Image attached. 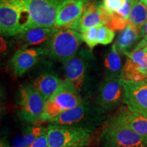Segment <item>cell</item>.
<instances>
[{"label":"cell","instance_id":"cell-16","mask_svg":"<svg viewBox=\"0 0 147 147\" xmlns=\"http://www.w3.org/2000/svg\"><path fill=\"white\" fill-rule=\"evenodd\" d=\"M141 136L147 142V117L123 106L113 116Z\"/></svg>","mask_w":147,"mask_h":147},{"label":"cell","instance_id":"cell-2","mask_svg":"<svg viewBox=\"0 0 147 147\" xmlns=\"http://www.w3.org/2000/svg\"><path fill=\"white\" fill-rule=\"evenodd\" d=\"M93 57L90 51L81 50L63 63L65 80L80 95L84 101L91 96V70Z\"/></svg>","mask_w":147,"mask_h":147},{"label":"cell","instance_id":"cell-17","mask_svg":"<svg viewBox=\"0 0 147 147\" xmlns=\"http://www.w3.org/2000/svg\"><path fill=\"white\" fill-rule=\"evenodd\" d=\"M142 28L129 23L125 28L119 33L114 45L119 53L125 55L135 49L142 39Z\"/></svg>","mask_w":147,"mask_h":147},{"label":"cell","instance_id":"cell-7","mask_svg":"<svg viewBox=\"0 0 147 147\" xmlns=\"http://www.w3.org/2000/svg\"><path fill=\"white\" fill-rule=\"evenodd\" d=\"M18 116L25 123L39 124L46 100L32 84L21 86L17 97Z\"/></svg>","mask_w":147,"mask_h":147},{"label":"cell","instance_id":"cell-24","mask_svg":"<svg viewBox=\"0 0 147 147\" xmlns=\"http://www.w3.org/2000/svg\"><path fill=\"white\" fill-rule=\"evenodd\" d=\"M98 27H93L87 29L82 34V38L83 42H85L86 45L89 47V49H93L98 45L97 42V30Z\"/></svg>","mask_w":147,"mask_h":147},{"label":"cell","instance_id":"cell-22","mask_svg":"<svg viewBox=\"0 0 147 147\" xmlns=\"http://www.w3.org/2000/svg\"><path fill=\"white\" fill-rule=\"evenodd\" d=\"M147 20V6L144 3L138 1L132 7L129 17V23L139 28H142Z\"/></svg>","mask_w":147,"mask_h":147},{"label":"cell","instance_id":"cell-31","mask_svg":"<svg viewBox=\"0 0 147 147\" xmlns=\"http://www.w3.org/2000/svg\"><path fill=\"white\" fill-rule=\"evenodd\" d=\"M0 147H11L8 144H7L5 141L1 140V144H0Z\"/></svg>","mask_w":147,"mask_h":147},{"label":"cell","instance_id":"cell-34","mask_svg":"<svg viewBox=\"0 0 147 147\" xmlns=\"http://www.w3.org/2000/svg\"><path fill=\"white\" fill-rule=\"evenodd\" d=\"M144 81H146V82H147V77H146V79H145V80H144Z\"/></svg>","mask_w":147,"mask_h":147},{"label":"cell","instance_id":"cell-26","mask_svg":"<svg viewBox=\"0 0 147 147\" xmlns=\"http://www.w3.org/2000/svg\"><path fill=\"white\" fill-rule=\"evenodd\" d=\"M126 0H103L102 5L110 13L117 12L123 5Z\"/></svg>","mask_w":147,"mask_h":147},{"label":"cell","instance_id":"cell-12","mask_svg":"<svg viewBox=\"0 0 147 147\" xmlns=\"http://www.w3.org/2000/svg\"><path fill=\"white\" fill-rule=\"evenodd\" d=\"M123 104L131 111L147 117V82L125 80Z\"/></svg>","mask_w":147,"mask_h":147},{"label":"cell","instance_id":"cell-23","mask_svg":"<svg viewBox=\"0 0 147 147\" xmlns=\"http://www.w3.org/2000/svg\"><path fill=\"white\" fill-rule=\"evenodd\" d=\"M115 37V32L106 25L99 26L97 30V42L98 45H108L113 42Z\"/></svg>","mask_w":147,"mask_h":147},{"label":"cell","instance_id":"cell-15","mask_svg":"<svg viewBox=\"0 0 147 147\" xmlns=\"http://www.w3.org/2000/svg\"><path fill=\"white\" fill-rule=\"evenodd\" d=\"M94 0H71L60 10L55 27L69 28L79 19L89 2Z\"/></svg>","mask_w":147,"mask_h":147},{"label":"cell","instance_id":"cell-20","mask_svg":"<svg viewBox=\"0 0 147 147\" xmlns=\"http://www.w3.org/2000/svg\"><path fill=\"white\" fill-rule=\"evenodd\" d=\"M48 127L41 124H33L26 127L12 140L11 147H28L42 135L47 133Z\"/></svg>","mask_w":147,"mask_h":147},{"label":"cell","instance_id":"cell-1","mask_svg":"<svg viewBox=\"0 0 147 147\" xmlns=\"http://www.w3.org/2000/svg\"><path fill=\"white\" fill-rule=\"evenodd\" d=\"M107 121L106 113L92 104L84 102L72 109L62 113L49 123V126L63 127L94 132Z\"/></svg>","mask_w":147,"mask_h":147},{"label":"cell","instance_id":"cell-14","mask_svg":"<svg viewBox=\"0 0 147 147\" xmlns=\"http://www.w3.org/2000/svg\"><path fill=\"white\" fill-rule=\"evenodd\" d=\"M45 55H47L46 48L18 49L10 59L11 69L16 76H23Z\"/></svg>","mask_w":147,"mask_h":147},{"label":"cell","instance_id":"cell-19","mask_svg":"<svg viewBox=\"0 0 147 147\" xmlns=\"http://www.w3.org/2000/svg\"><path fill=\"white\" fill-rule=\"evenodd\" d=\"M62 81L63 80L54 73L43 72L34 79L32 84L47 102L57 91Z\"/></svg>","mask_w":147,"mask_h":147},{"label":"cell","instance_id":"cell-18","mask_svg":"<svg viewBox=\"0 0 147 147\" xmlns=\"http://www.w3.org/2000/svg\"><path fill=\"white\" fill-rule=\"evenodd\" d=\"M57 29V27H34L29 29L16 36L18 43L21 49H27L32 46L41 45L49 41Z\"/></svg>","mask_w":147,"mask_h":147},{"label":"cell","instance_id":"cell-4","mask_svg":"<svg viewBox=\"0 0 147 147\" xmlns=\"http://www.w3.org/2000/svg\"><path fill=\"white\" fill-rule=\"evenodd\" d=\"M100 142L102 147H147L144 138L115 117L104 123Z\"/></svg>","mask_w":147,"mask_h":147},{"label":"cell","instance_id":"cell-30","mask_svg":"<svg viewBox=\"0 0 147 147\" xmlns=\"http://www.w3.org/2000/svg\"><path fill=\"white\" fill-rule=\"evenodd\" d=\"M6 49V42L3 39V38H1V52L2 53Z\"/></svg>","mask_w":147,"mask_h":147},{"label":"cell","instance_id":"cell-28","mask_svg":"<svg viewBox=\"0 0 147 147\" xmlns=\"http://www.w3.org/2000/svg\"><path fill=\"white\" fill-rule=\"evenodd\" d=\"M28 147H49V139H48L47 133L40 136Z\"/></svg>","mask_w":147,"mask_h":147},{"label":"cell","instance_id":"cell-33","mask_svg":"<svg viewBox=\"0 0 147 147\" xmlns=\"http://www.w3.org/2000/svg\"><path fill=\"white\" fill-rule=\"evenodd\" d=\"M131 1H133V2H136V1H138V0H131Z\"/></svg>","mask_w":147,"mask_h":147},{"label":"cell","instance_id":"cell-11","mask_svg":"<svg viewBox=\"0 0 147 147\" xmlns=\"http://www.w3.org/2000/svg\"><path fill=\"white\" fill-rule=\"evenodd\" d=\"M112 14L108 12L102 3L95 0L88 3L79 19L69 27L82 33L93 27L106 25L109 22Z\"/></svg>","mask_w":147,"mask_h":147},{"label":"cell","instance_id":"cell-5","mask_svg":"<svg viewBox=\"0 0 147 147\" xmlns=\"http://www.w3.org/2000/svg\"><path fill=\"white\" fill-rule=\"evenodd\" d=\"M84 101L68 82L62 81L57 91L47 100L39 124L49 123L62 113L83 104Z\"/></svg>","mask_w":147,"mask_h":147},{"label":"cell","instance_id":"cell-25","mask_svg":"<svg viewBox=\"0 0 147 147\" xmlns=\"http://www.w3.org/2000/svg\"><path fill=\"white\" fill-rule=\"evenodd\" d=\"M128 24L129 21L124 19L123 18L121 17L118 14L114 12V13H112L110 21L106 25L114 32H121L125 28Z\"/></svg>","mask_w":147,"mask_h":147},{"label":"cell","instance_id":"cell-21","mask_svg":"<svg viewBox=\"0 0 147 147\" xmlns=\"http://www.w3.org/2000/svg\"><path fill=\"white\" fill-rule=\"evenodd\" d=\"M104 65L106 77H121L123 78V65L120 53L117 51L115 45H112L104 55Z\"/></svg>","mask_w":147,"mask_h":147},{"label":"cell","instance_id":"cell-3","mask_svg":"<svg viewBox=\"0 0 147 147\" xmlns=\"http://www.w3.org/2000/svg\"><path fill=\"white\" fill-rule=\"evenodd\" d=\"M28 20V29L55 27L60 10L71 0H18Z\"/></svg>","mask_w":147,"mask_h":147},{"label":"cell","instance_id":"cell-10","mask_svg":"<svg viewBox=\"0 0 147 147\" xmlns=\"http://www.w3.org/2000/svg\"><path fill=\"white\" fill-rule=\"evenodd\" d=\"M0 31L9 36L23 32L21 11L13 0H0Z\"/></svg>","mask_w":147,"mask_h":147},{"label":"cell","instance_id":"cell-29","mask_svg":"<svg viewBox=\"0 0 147 147\" xmlns=\"http://www.w3.org/2000/svg\"><path fill=\"white\" fill-rule=\"evenodd\" d=\"M142 31L143 35L142 39L140 41L139 43L138 44L137 46L135 47V49L133 51L140 50V49H142L147 46V20L144 25V26L142 27Z\"/></svg>","mask_w":147,"mask_h":147},{"label":"cell","instance_id":"cell-6","mask_svg":"<svg viewBox=\"0 0 147 147\" xmlns=\"http://www.w3.org/2000/svg\"><path fill=\"white\" fill-rule=\"evenodd\" d=\"M82 34L70 28H58L48 41L47 55L51 59L63 64L79 52L82 42Z\"/></svg>","mask_w":147,"mask_h":147},{"label":"cell","instance_id":"cell-9","mask_svg":"<svg viewBox=\"0 0 147 147\" xmlns=\"http://www.w3.org/2000/svg\"><path fill=\"white\" fill-rule=\"evenodd\" d=\"M124 78L105 76L99 87L95 104L106 113L115 110L124 98Z\"/></svg>","mask_w":147,"mask_h":147},{"label":"cell","instance_id":"cell-27","mask_svg":"<svg viewBox=\"0 0 147 147\" xmlns=\"http://www.w3.org/2000/svg\"><path fill=\"white\" fill-rule=\"evenodd\" d=\"M135 3L136 2H133L131 0H126L123 5L117 12H115V13L120 16L121 17L123 18L124 19L129 21V17L131 13L132 7Z\"/></svg>","mask_w":147,"mask_h":147},{"label":"cell","instance_id":"cell-8","mask_svg":"<svg viewBox=\"0 0 147 147\" xmlns=\"http://www.w3.org/2000/svg\"><path fill=\"white\" fill-rule=\"evenodd\" d=\"M49 147H86L91 144L93 132L79 129L47 126Z\"/></svg>","mask_w":147,"mask_h":147},{"label":"cell","instance_id":"cell-32","mask_svg":"<svg viewBox=\"0 0 147 147\" xmlns=\"http://www.w3.org/2000/svg\"><path fill=\"white\" fill-rule=\"evenodd\" d=\"M140 1L141 2H142L143 3H144V4L147 6V0H140Z\"/></svg>","mask_w":147,"mask_h":147},{"label":"cell","instance_id":"cell-13","mask_svg":"<svg viewBox=\"0 0 147 147\" xmlns=\"http://www.w3.org/2000/svg\"><path fill=\"white\" fill-rule=\"evenodd\" d=\"M127 60L123 74L125 80L142 81L147 77V46L125 54Z\"/></svg>","mask_w":147,"mask_h":147}]
</instances>
